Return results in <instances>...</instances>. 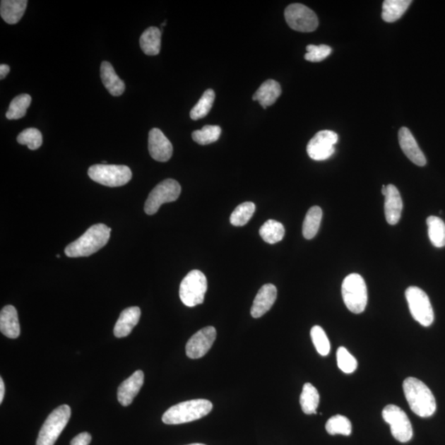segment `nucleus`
Returning <instances> with one entry per match:
<instances>
[{
	"instance_id": "nucleus-1",
	"label": "nucleus",
	"mask_w": 445,
	"mask_h": 445,
	"mask_svg": "<svg viewBox=\"0 0 445 445\" xmlns=\"http://www.w3.org/2000/svg\"><path fill=\"white\" fill-rule=\"evenodd\" d=\"M403 391L410 408L419 417H429L437 412V400L422 381L413 377L405 379Z\"/></svg>"
},
{
	"instance_id": "nucleus-2",
	"label": "nucleus",
	"mask_w": 445,
	"mask_h": 445,
	"mask_svg": "<svg viewBox=\"0 0 445 445\" xmlns=\"http://www.w3.org/2000/svg\"><path fill=\"white\" fill-rule=\"evenodd\" d=\"M111 229L103 224L93 225L84 234L66 247L69 257L89 256L105 247L110 239Z\"/></svg>"
},
{
	"instance_id": "nucleus-3",
	"label": "nucleus",
	"mask_w": 445,
	"mask_h": 445,
	"mask_svg": "<svg viewBox=\"0 0 445 445\" xmlns=\"http://www.w3.org/2000/svg\"><path fill=\"white\" fill-rule=\"evenodd\" d=\"M213 408L210 400L195 399L172 405L163 414L162 422L167 425H180L194 422L209 414Z\"/></svg>"
},
{
	"instance_id": "nucleus-4",
	"label": "nucleus",
	"mask_w": 445,
	"mask_h": 445,
	"mask_svg": "<svg viewBox=\"0 0 445 445\" xmlns=\"http://www.w3.org/2000/svg\"><path fill=\"white\" fill-rule=\"evenodd\" d=\"M341 294L351 313H363L368 303V291L362 276L355 273L346 276L341 285Z\"/></svg>"
},
{
	"instance_id": "nucleus-5",
	"label": "nucleus",
	"mask_w": 445,
	"mask_h": 445,
	"mask_svg": "<svg viewBox=\"0 0 445 445\" xmlns=\"http://www.w3.org/2000/svg\"><path fill=\"white\" fill-rule=\"evenodd\" d=\"M71 417L68 405H59L48 415L40 430L36 445H54Z\"/></svg>"
},
{
	"instance_id": "nucleus-6",
	"label": "nucleus",
	"mask_w": 445,
	"mask_h": 445,
	"mask_svg": "<svg viewBox=\"0 0 445 445\" xmlns=\"http://www.w3.org/2000/svg\"><path fill=\"white\" fill-rule=\"evenodd\" d=\"M88 176L94 182L109 187H117L127 184L131 181L132 172L125 165H96L89 167Z\"/></svg>"
},
{
	"instance_id": "nucleus-7",
	"label": "nucleus",
	"mask_w": 445,
	"mask_h": 445,
	"mask_svg": "<svg viewBox=\"0 0 445 445\" xmlns=\"http://www.w3.org/2000/svg\"><path fill=\"white\" fill-rule=\"evenodd\" d=\"M207 291V279L201 271L189 272L180 285L179 295L183 304L187 307H195L204 302Z\"/></svg>"
},
{
	"instance_id": "nucleus-8",
	"label": "nucleus",
	"mask_w": 445,
	"mask_h": 445,
	"mask_svg": "<svg viewBox=\"0 0 445 445\" xmlns=\"http://www.w3.org/2000/svg\"><path fill=\"white\" fill-rule=\"evenodd\" d=\"M405 299L413 319L423 326H429L434 319V311L429 297L418 287L410 286L405 290Z\"/></svg>"
},
{
	"instance_id": "nucleus-9",
	"label": "nucleus",
	"mask_w": 445,
	"mask_h": 445,
	"mask_svg": "<svg viewBox=\"0 0 445 445\" xmlns=\"http://www.w3.org/2000/svg\"><path fill=\"white\" fill-rule=\"evenodd\" d=\"M386 423L391 427V433L399 442L407 443L413 437V425L410 420L398 405H386L382 413Z\"/></svg>"
},
{
	"instance_id": "nucleus-10",
	"label": "nucleus",
	"mask_w": 445,
	"mask_h": 445,
	"mask_svg": "<svg viewBox=\"0 0 445 445\" xmlns=\"http://www.w3.org/2000/svg\"><path fill=\"white\" fill-rule=\"evenodd\" d=\"M182 188L177 181L167 179L158 183L148 196L145 205L147 215L155 214L165 203L175 201L181 194Z\"/></svg>"
},
{
	"instance_id": "nucleus-11",
	"label": "nucleus",
	"mask_w": 445,
	"mask_h": 445,
	"mask_svg": "<svg viewBox=\"0 0 445 445\" xmlns=\"http://www.w3.org/2000/svg\"><path fill=\"white\" fill-rule=\"evenodd\" d=\"M289 26L297 32H312L319 27V18L313 10L301 4H292L285 10Z\"/></svg>"
},
{
	"instance_id": "nucleus-12",
	"label": "nucleus",
	"mask_w": 445,
	"mask_h": 445,
	"mask_svg": "<svg viewBox=\"0 0 445 445\" xmlns=\"http://www.w3.org/2000/svg\"><path fill=\"white\" fill-rule=\"evenodd\" d=\"M338 141V134L333 131H321L316 134L307 146V153L315 161L328 160L335 153V145Z\"/></svg>"
},
{
	"instance_id": "nucleus-13",
	"label": "nucleus",
	"mask_w": 445,
	"mask_h": 445,
	"mask_svg": "<svg viewBox=\"0 0 445 445\" xmlns=\"http://www.w3.org/2000/svg\"><path fill=\"white\" fill-rule=\"evenodd\" d=\"M216 339L214 326H206L191 336L186 345V352L191 359H199L206 355Z\"/></svg>"
},
{
	"instance_id": "nucleus-14",
	"label": "nucleus",
	"mask_w": 445,
	"mask_h": 445,
	"mask_svg": "<svg viewBox=\"0 0 445 445\" xmlns=\"http://www.w3.org/2000/svg\"><path fill=\"white\" fill-rule=\"evenodd\" d=\"M148 151L158 162H167L172 155V146L160 129L153 128L148 134Z\"/></svg>"
},
{
	"instance_id": "nucleus-15",
	"label": "nucleus",
	"mask_w": 445,
	"mask_h": 445,
	"mask_svg": "<svg viewBox=\"0 0 445 445\" xmlns=\"http://www.w3.org/2000/svg\"><path fill=\"white\" fill-rule=\"evenodd\" d=\"M399 145L402 150L415 165L423 167L427 165V158L420 150L417 141L407 127L400 129L398 132Z\"/></svg>"
},
{
	"instance_id": "nucleus-16",
	"label": "nucleus",
	"mask_w": 445,
	"mask_h": 445,
	"mask_svg": "<svg viewBox=\"0 0 445 445\" xmlns=\"http://www.w3.org/2000/svg\"><path fill=\"white\" fill-rule=\"evenodd\" d=\"M145 375L142 370H137L130 377L123 381L117 390V399L123 407H128L140 392Z\"/></svg>"
},
{
	"instance_id": "nucleus-17",
	"label": "nucleus",
	"mask_w": 445,
	"mask_h": 445,
	"mask_svg": "<svg viewBox=\"0 0 445 445\" xmlns=\"http://www.w3.org/2000/svg\"><path fill=\"white\" fill-rule=\"evenodd\" d=\"M384 213L386 220L391 225H397L402 216L403 208L402 197L398 188L390 184L386 186L384 194Z\"/></svg>"
},
{
	"instance_id": "nucleus-18",
	"label": "nucleus",
	"mask_w": 445,
	"mask_h": 445,
	"mask_svg": "<svg viewBox=\"0 0 445 445\" xmlns=\"http://www.w3.org/2000/svg\"><path fill=\"white\" fill-rule=\"evenodd\" d=\"M277 298L276 287L272 284H267L261 287L257 293L251 306V315L252 318L259 319L267 313L273 306Z\"/></svg>"
},
{
	"instance_id": "nucleus-19",
	"label": "nucleus",
	"mask_w": 445,
	"mask_h": 445,
	"mask_svg": "<svg viewBox=\"0 0 445 445\" xmlns=\"http://www.w3.org/2000/svg\"><path fill=\"white\" fill-rule=\"evenodd\" d=\"M141 316L138 307H131L123 310L114 328V335L117 338H126L138 324Z\"/></svg>"
},
{
	"instance_id": "nucleus-20",
	"label": "nucleus",
	"mask_w": 445,
	"mask_h": 445,
	"mask_svg": "<svg viewBox=\"0 0 445 445\" xmlns=\"http://www.w3.org/2000/svg\"><path fill=\"white\" fill-rule=\"evenodd\" d=\"M0 331L8 338H18L20 335V325L18 312L12 305L5 306L0 313Z\"/></svg>"
},
{
	"instance_id": "nucleus-21",
	"label": "nucleus",
	"mask_w": 445,
	"mask_h": 445,
	"mask_svg": "<svg viewBox=\"0 0 445 445\" xmlns=\"http://www.w3.org/2000/svg\"><path fill=\"white\" fill-rule=\"evenodd\" d=\"M281 93L280 83L269 79V81L262 83L260 88L257 89L254 97H252V100L259 102L262 107L266 108L273 105L277 99L281 95Z\"/></svg>"
},
{
	"instance_id": "nucleus-22",
	"label": "nucleus",
	"mask_w": 445,
	"mask_h": 445,
	"mask_svg": "<svg viewBox=\"0 0 445 445\" xmlns=\"http://www.w3.org/2000/svg\"><path fill=\"white\" fill-rule=\"evenodd\" d=\"M101 78L104 86L112 96H121L125 91V83L119 78L112 64L107 61H103L101 64Z\"/></svg>"
},
{
	"instance_id": "nucleus-23",
	"label": "nucleus",
	"mask_w": 445,
	"mask_h": 445,
	"mask_svg": "<svg viewBox=\"0 0 445 445\" xmlns=\"http://www.w3.org/2000/svg\"><path fill=\"white\" fill-rule=\"evenodd\" d=\"M27 5V0H2L0 13L7 23H18L23 16Z\"/></svg>"
},
{
	"instance_id": "nucleus-24",
	"label": "nucleus",
	"mask_w": 445,
	"mask_h": 445,
	"mask_svg": "<svg viewBox=\"0 0 445 445\" xmlns=\"http://www.w3.org/2000/svg\"><path fill=\"white\" fill-rule=\"evenodd\" d=\"M162 33L160 29L151 27L143 32L140 39L141 47L147 56H157L161 49Z\"/></svg>"
},
{
	"instance_id": "nucleus-25",
	"label": "nucleus",
	"mask_w": 445,
	"mask_h": 445,
	"mask_svg": "<svg viewBox=\"0 0 445 445\" xmlns=\"http://www.w3.org/2000/svg\"><path fill=\"white\" fill-rule=\"evenodd\" d=\"M410 0H386L383 4L382 18L386 23H394L407 11Z\"/></svg>"
},
{
	"instance_id": "nucleus-26",
	"label": "nucleus",
	"mask_w": 445,
	"mask_h": 445,
	"mask_svg": "<svg viewBox=\"0 0 445 445\" xmlns=\"http://www.w3.org/2000/svg\"><path fill=\"white\" fill-rule=\"evenodd\" d=\"M299 400L301 408L305 414H316L320 402L319 391L313 384H305Z\"/></svg>"
},
{
	"instance_id": "nucleus-27",
	"label": "nucleus",
	"mask_w": 445,
	"mask_h": 445,
	"mask_svg": "<svg viewBox=\"0 0 445 445\" xmlns=\"http://www.w3.org/2000/svg\"><path fill=\"white\" fill-rule=\"evenodd\" d=\"M323 211L319 206L310 208L307 213L303 224V235L306 239H312L319 230Z\"/></svg>"
},
{
	"instance_id": "nucleus-28",
	"label": "nucleus",
	"mask_w": 445,
	"mask_h": 445,
	"mask_svg": "<svg viewBox=\"0 0 445 445\" xmlns=\"http://www.w3.org/2000/svg\"><path fill=\"white\" fill-rule=\"evenodd\" d=\"M428 235L430 242L438 249H441L445 246V224L444 222L437 216H429L427 218Z\"/></svg>"
},
{
	"instance_id": "nucleus-29",
	"label": "nucleus",
	"mask_w": 445,
	"mask_h": 445,
	"mask_svg": "<svg viewBox=\"0 0 445 445\" xmlns=\"http://www.w3.org/2000/svg\"><path fill=\"white\" fill-rule=\"evenodd\" d=\"M260 235L267 244H275L283 239L285 236V227L281 222L273 220L265 222L261 227Z\"/></svg>"
},
{
	"instance_id": "nucleus-30",
	"label": "nucleus",
	"mask_w": 445,
	"mask_h": 445,
	"mask_svg": "<svg viewBox=\"0 0 445 445\" xmlns=\"http://www.w3.org/2000/svg\"><path fill=\"white\" fill-rule=\"evenodd\" d=\"M215 99V93L213 89H207L203 93L199 102L191 109L190 117L192 120L197 121L206 117L211 110Z\"/></svg>"
},
{
	"instance_id": "nucleus-31",
	"label": "nucleus",
	"mask_w": 445,
	"mask_h": 445,
	"mask_svg": "<svg viewBox=\"0 0 445 445\" xmlns=\"http://www.w3.org/2000/svg\"><path fill=\"white\" fill-rule=\"evenodd\" d=\"M32 97L28 94H21L13 99L10 103L6 117L8 120H18L26 115L28 108L31 105Z\"/></svg>"
},
{
	"instance_id": "nucleus-32",
	"label": "nucleus",
	"mask_w": 445,
	"mask_h": 445,
	"mask_svg": "<svg viewBox=\"0 0 445 445\" xmlns=\"http://www.w3.org/2000/svg\"><path fill=\"white\" fill-rule=\"evenodd\" d=\"M326 430L331 435L343 434L348 437L352 432V425L348 417L341 415H336L326 422Z\"/></svg>"
},
{
	"instance_id": "nucleus-33",
	"label": "nucleus",
	"mask_w": 445,
	"mask_h": 445,
	"mask_svg": "<svg viewBox=\"0 0 445 445\" xmlns=\"http://www.w3.org/2000/svg\"><path fill=\"white\" fill-rule=\"evenodd\" d=\"M256 206L252 202H244L236 208L230 216V222L232 225L240 227L247 224L254 215Z\"/></svg>"
},
{
	"instance_id": "nucleus-34",
	"label": "nucleus",
	"mask_w": 445,
	"mask_h": 445,
	"mask_svg": "<svg viewBox=\"0 0 445 445\" xmlns=\"http://www.w3.org/2000/svg\"><path fill=\"white\" fill-rule=\"evenodd\" d=\"M221 128L218 126H206L201 130L192 133L193 141L201 146L210 145L219 140L221 135Z\"/></svg>"
},
{
	"instance_id": "nucleus-35",
	"label": "nucleus",
	"mask_w": 445,
	"mask_h": 445,
	"mask_svg": "<svg viewBox=\"0 0 445 445\" xmlns=\"http://www.w3.org/2000/svg\"><path fill=\"white\" fill-rule=\"evenodd\" d=\"M20 145L27 146L31 150H36L42 145V135L37 129L29 128L20 133L18 138Z\"/></svg>"
},
{
	"instance_id": "nucleus-36",
	"label": "nucleus",
	"mask_w": 445,
	"mask_h": 445,
	"mask_svg": "<svg viewBox=\"0 0 445 445\" xmlns=\"http://www.w3.org/2000/svg\"><path fill=\"white\" fill-rule=\"evenodd\" d=\"M311 338L318 352L323 356L330 353V341L324 330L319 326H314L310 331Z\"/></svg>"
},
{
	"instance_id": "nucleus-37",
	"label": "nucleus",
	"mask_w": 445,
	"mask_h": 445,
	"mask_svg": "<svg viewBox=\"0 0 445 445\" xmlns=\"http://www.w3.org/2000/svg\"><path fill=\"white\" fill-rule=\"evenodd\" d=\"M339 369L345 374H352L357 369V360L345 348H339L336 352Z\"/></svg>"
},
{
	"instance_id": "nucleus-38",
	"label": "nucleus",
	"mask_w": 445,
	"mask_h": 445,
	"mask_svg": "<svg viewBox=\"0 0 445 445\" xmlns=\"http://www.w3.org/2000/svg\"><path fill=\"white\" fill-rule=\"evenodd\" d=\"M306 49L307 54H305L304 58L306 61L310 62L323 61L330 56L331 51H333L328 44H319V46L309 44Z\"/></svg>"
},
{
	"instance_id": "nucleus-39",
	"label": "nucleus",
	"mask_w": 445,
	"mask_h": 445,
	"mask_svg": "<svg viewBox=\"0 0 445 445\" xmlns=\"http://www.w3.org/2000/svg\"><path fill=\"white\" fill-rule=\"evenodd\" d=\"M91 434L88 432H83L76 435L71 442V445H89L91 443Z\"/></svg>"
},
{
	"instance_id": "nucleus-40",
	"label": "nucleus",
	"mask_w": 445,
	"mask_h": 445,
	"mask_svg": "<svg viewBox=\"0 0 445 445\" xmlns=\"http://www.w3.org/2000/svg\"><path fill=\"white\" fill-rule=\"evenodd\" d=\"M10 72V67L8 64H2L0 66V78L4 79L7 76V74Z\"/></svg>"
},
{
	"instance_id": "nucleus-41",
	"label": "nucleus",
	"mask_w": 445,
	"mask_h": 445,
	"mask_svg": "<svg viewBox=\"0 0 445 445\" xmlns=\"http://www.w3.org/2000/svg\"><path fill=\"white\" fill-rule=\"evenodd\" d=\"M5 393V387L3 379H0V403H3Z\"/></svg>"
},
{
	"instance_id": "nucleus-42",
	"label": "nucleus",
	"mask_w": 445,
	"mask_h": 445,
	"mask_svg": "<svg viewBox=\"0 0 445 445\" xmlns=\"http://www.w3.org/2000/svg\"><path fill=\"white\" fill-rule=\"evenodd\" d=\"M188 445H206V444H188Z\"/></svg>"
}]
</instances>
